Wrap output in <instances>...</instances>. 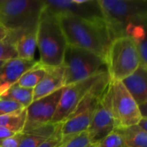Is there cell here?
I'll use <instances>...</instances> for the list:
<instances>
[{
	"label": "cell",
	"instance_id": "1",
	"mask_svg": "<svg viewBox=\"0 0 147 147\" xmlns=\"http://www.w3.org/2000/svg\"><path fill=\"white\" fill-rule=\"evenodd\" d=\"M58 17L67 45L88 50L106 62L112 39L104 21H90L70 15Z\"/></svg>",
	"mask_w": 147,
	"mask_h": 147
},
{
	"label": "cell",
	"instance_id": "2",
	"mask_svg": "<svg viewBox=\"0 0 147 147\" xmlns=\"http://www.w3.org/2000/svg\"><path fill=\"white\" fill-rule=\"evenodd\" d=\"M97 1L112 40L128 36L135 26L146 25L147 2L145 0Z\"/></svg>",
	"mask_w": 147,
	"mask_h": 147
},
{
	"label": "cell",
	"instance_id": "3",
	"mask_svg": "<svg viewBox=\"0 0 147 147\" xmlns=\"http://www.w3.org/2000/svg\"><path fill=\"white\" fill-rule=\"evenodd\" d=\"M36 46L40 65L48 68L62 65L67 41L58 16L43 9L37 25Z\"/></svg>",
	"mask_w": 147,
	"mask_h": 147
},
{
	"label": "cell",
	"instance_id": "4",
	"mask_svg": "<svg viewBox=\"0 0 147 147\" xmlns=\"http://www.w3.org/2000/svg\"><path fill=\"white\" fill-rule=\"evenodd\" d=\"M43 7V0H0V24L9 32L7 38L37 28Z\"/></svg>",
	"mask_w": 147,
	"mask_h": 147
},
{
	"label": "cell",
	"instance_id": "5",
	"mask_svg": "<svg viewBox=\"0 0 147 147\" xmlns=\"http://www.w3.org/2000/svg\"><path fill=\"white\" fill-rule=\"evenodd\" d=\"M62 66L65 86L85 80L107 71L106 62L96 54L71 45H67Z\"/></svg>",
	"mask_w": 147,
	"mask_h": 147
},
{
	"label": "cell",
	"instance_id": "6",
	"mask_svg": "<svg viewBox=\"0 0 147 147\" xmlns=\"http://www.w3.org/2000/svg\"><path fill=\"white\" fill-rule=\"evenodd\" d=\"M110 82L108 72H104L78 103L74 111L61 123L62 139L70 138L87 131L96 107Z\"/></svg>",
	"mask_w": 147,
	"mask_h": 147
},
{
	"label": "cell",
	"instance_id": "7",
	"mask_svg": "<svg viewBox=\"0 0 147 147\" xmlns=\"http://www.w3.org/2000/svg\"><path fill=\"white\" fill-rule=\"evenodd\" d=\"M106 65L111 81H122L143 65L135 45L129 36L112 40L106 58Z\"/></svg>",
	"mask_w": 147,
	"mask_h": 147
},
{
	"label": "cell",
	"instance_id": "8",
	"mask_svg": "<svg viewBox=\"0 0 147 147\" xmlns=\"http://www.w3.org/2000/svg\"><path fill=\"white\" fill-rule=\"evenodd\" d=\"M110 96L115 128L134 126L143 118L138 104L121 81L110 80Z\"/></svg>",
	"mask_w": 147,
	"mask_h": 147
},
{
	"label": "cell",
	"instance_id": "9",
	"mask_svg": "<svg viewBox=\"0 0 147 147\" xmlns=\"http://www.w3.org/2000/svg\"><path fill=\"white\" fill-rule=\"evenodd\" d=\"M43 9L53 14L70 15L90 21H103L97 0H43Z\"/></svg>",
	"mask_w": 147,
	"mask_h": 147
},
{
	"label": "cell",
	"instance_id": "10",
	"mask_svg": "<svg viewBox=\"0 0 147 147\" xmlns=\"http://www.w3.org/2000/svg\"><path fill=\"white\" fill-rule=\"evenodd\" d=\"M103 73L104 72L95 75L85 80L64 86L58 108L51 124L62 123L74 111L78 103L89 92V90L96 84V82L99 80Z\"/></svg>",
	"mask_w": 147,
	"mask_h": 147
},
{
	"label": "cell",
	"instance_id": "11",
	"mask_svg": "<svg viewBox=\"0 0 147 147\" xmlns=\"http://www.w3.org/2000/svg\"><path fill=\"white\" fill-rule=\"evenodd\" d=\"M115 129V123L111 109L109 82L96 107L92 120L87 129L90 144H96Z\"/></svg>",
	"mask_w": 147,
	"mask_h": 147
},
{
	"label": "cell",
	"instance_id": "12",
	"mask_svg": "<svg viewBox=\"0 0 147 147\" xmlns=\"http://www.w3.org/2000/svg\"><path fill=\"white\" fill-rule=\"evenodd\" d=\"M63 88L34 101L26 108V121L22 132H28L42 126L51 124L59 105Z\"/></svg>",
	"mask_w": 147,
	"mask_h": 147
},
{
	"label": "cell",
	"instance_id": "13",
	"mask_svg": "<svg viewBox=\"0 0 147 147\" xmlns=\"http://www.w3.org/2000/svg\"><path fill=\"white\" fill-rule=\"evenodd\" d=\"M37 62L35 59L27 60L19 58L4 62L0 67V95L16 84L20 78Z\"/></svg>",
	"mask_w": 147,
	"mask_h": 147
},
{
	"label": "cell",
	"instance_id": "14",
	"mask_svg": "<svg viewBox=\"0 0 147 147\" xmlns=\"http://www.w3.org/2000/svg\"><path fill=\"white\" fill-rule=\"evenodd\" d=\"M147 66L140 65L133 74L121 81L138 106L147 103Z\"/></svg>",
	"mask_w": 147,
	"mask_h": 147
},
{
	"label": "cell",
	"instance_id": "15",
	"mask_svg": "<svg viewBox=\"0 0 147 147\" xmlns=\"http://www.w3.org/2000/svg\"><path fill=\"white\" fill-rule=\"evenodd\" d=\"M64 86L65 78L63 66L49 68L47 75L33 89V102L45 97Z\"/></svg>",
	"mask_w": 147,
	"mask_h": 147
},
{
	"label": "cell",
	"instance_id": "16",
	"mask_svg": "<svg viewBox=\"0 0 147 147\" xmlns=\"http://www.w3.org/2000/svg\"><path fill=\"white\" fill-rule=\"evenodd\" d=\"M36 31L37 28L25 31L14 37L11 41L14 42L17 53V58L22 59H34L36 50Z\"/></svg>",
	"mask_w": 147,
	"mask_h": 147
},
{
	"label": "cell",
	"instance_id": "17",
	"mask_svg": "<svg viewBox=\"0 0 147 147\" xmlns=\"http://www.w3.org/2000/svg\"><path fill=\"white\" fill-rule=\"evenodd\" d=\"M57 124H47L28 132H22L18 147H38L54 132Z\"/></svg>",
	"mask_w": 147,
	"mask_h": 147
},
{
	"label": "cell",
	"instance_id": "18",
	"mask_svg": "<svg viewBox=\"0 0 147 147\" xmlns=\"http://www.w3.org/2000/svg\"><path fill=\"white\" fill-rule=\"evenodd\" d=\"M123 138L125 147H147V131L137 124L126 128H117Z\"/></svg>",
	"mask_w": 147,
	"mask_h": 147
},
{
	"label": "cell",
	"instance_id": "19",
	"mask_svg": "<svg viewBox=\"0 0 147 147\" xmlns=\"http://www.w3.org/2000/svg\"><path fill=\"white\" fill-rule=\"evenodd\" d=\"M48 70V67H46L37 62L36 65H34L32 68L27 71L20 78L16 84L23 88L34 89L47 75Z\"/></svg>",
	"mask_w": 147,
	"mask_h": 147
},
{
	"label": "cell",
	"instance_id": "20",
	"mask_svg": "<svg viewBox=\"0 0 147 147\" xmlns=\"http://www.w3.org/2000/svg\"><path fill=\"white\" fill-rule=\"evenodd\" d=\"M0 98L16 102L26 109L33 102V89L23 88L16 84L0 95Z\"/></svg>",
	"mask_w": 147,
	"mask_h": 147
},
{
	"label": "cell",
	"instance_id": "21",
	"mask_svg": "<svg viewBox=\"0 0 147 147\" xmlns=\"http://www.w3.org/2000/svg\"><path fill=\"white\" fill-rule=\"evenodd\" d=\"M128 36L133 40L137 52L140 55L141 63L144 66H147V47L146 26H135L130 31Z\"/></svg>",
	"mask_w": 147,
	"mask_h": 147
},
{
	"label": "cell",
	"instance_id": "22",
	"mask_svg": "<svg viewBox=\"0 0 147 147\" xmlns=\"http://www.w3.org/2000/svg\"><path fill=\"white\" fill-rule=\"evenodd\" d=\"M26 115V109L19 112L2 115L0 116V127L10 130L16 134L22 133L25 125Z\"/></svg>",
	"mask_w": 147,
	"mask_h": 147
},
{
	"label": "cell",
	"instance_id": "23",
	"mask_svg": "<svg viewBox=\"0 0 147 147\" xmlns=\"http://www.w3.org/2000/svg\"><path fill=\"white\" fill-rule=\"evenodd\" d=\"M90 145L87 131L78 134L75 136L62 139L59 145L56 147H87Z\"/></svg>",
	"mask_w": 147,
	"mask_h": 147
},
{
	"label": "cell",
	"instance_id": "24",
	"mask_svg": "<svg viewBox=\"0 0 147 147\" xmlns=\"http://www.w3.org/2000/svg\"><path fill=\"white\" fill-rule=\"evenodd\" d=\"M94 145L96 147H125L122 135L117 128Z\"/></svg>",
	"mask_w": 147,
	"mask_h": 147
},
{
	"label": "cell",
	"instance_id": "25",
	"mask_svg": "<svg viewBox=\"0 0 147 147\" xmlns=\"http://www.w3.org/2000/svg\"><path fill=\"white\" fill-rule=\"evenodd\" d=\"M17 58V53L15 48L14 42L7 38L0 40V61L6 62Z\"/></svg>",
	"mask_w": 147,
	"mask_h": 147
},
{
	"label": "cell",
	"instance_id": "26",
	"mask_svg": "<svg viewBox=\"0 0 147 147\" xmlns=\"http://www.w3.org/2000/svg\"><path fill=\"white\" fill-rule=\"evenodd\" d=\"M24 109L25 108L22 104L16 102L0 98V116L19 112Z\"/></svg>",
	"mask_w": 147,
	"mask_h": 147
},
{
	"label": "cell",
	"instance_id": "27",
	"mask_svg": "<svg viewBox=\"0 0 147 147\" xmlns=\"http://www.w3.org/2000/svg\"><path fill=\"white\" fill-rule=\"evenodd\" d=\"M60 130H61V123L57 124L53 134L44 142H42L38 147H56L58 145H59L62 140Z\"/></svg>",
	"mask_w": 147,
	"mask_h": 147
},
{
	"label": "cell",
	"instance_id": "28",
	"mask_svg": "<svg viewBox=\"0 0 147 147\" xmlns=\"http://www.w3.org/2000/svg\"><path fill=\"white\" fill-rule=\"evenodd\" d=\"M22 138V132L0 140V147H18Z\"/></svg>",
	"mask_w": 147,
	"mask_h": 147
},
{
	"label": "cell",
	"instance_id": "29",
	"mask_svg": "<svg viewBox=\"0 0 147 147\" xmlns=\"http://www.w3.org/2000/svg\"><path fill=\"white\" fill-rule=\"evenodd\" d=\"M14 134H16V133H14V132H12L10 130H8L6 128H3V127H0V140H4V139L9 138V137H11Z\"/></svg>",
	"mask_w": 147,
	"mask_h": 147
},
{
	"label": "cell",
	"instance_id": "30",
	"mask_svg": "<svg viewBox=\"0 0 147 147\" xmlns=\"http://www.w3.org/2000/svg\"><path fill=\"white\" fill-rule=\"evenodd\" d=\"M8 34H9V32L0 24V40L6 39Z\"/></svg>",
	"mask_w": 147,
	"mask_h": 147
},
{
	"label": "cell",
	"instance_id": "31",
	"mask_svg": "<svg viewBox=\"0 0 147 147\" xmlns=\"http://www.w3.org/2000/svg\"><path fill=\"white\" fill-rule=\"evenodd\" d=\"M87 147H96V146H95V145H93V144H90V146H88Z\"/></svg>",
	"mask_w": 147,
	"mask_h": 147
},
{
	"label": "cell",
	"instance_id": "32",
	"mask_svg": "<svg viewBox=\"0 0 147 147\" xmlns=\"http://www.w3.org/2000/svg\"><path fill=\"white\" fill-rule=\"evenodd\" d=\"M3 63H4L3 61H0V67H1V66H2V65H3Z\"/></svg>",
	"mask_w": 147,
	"mask_h": 147
}]
</instances>
